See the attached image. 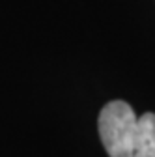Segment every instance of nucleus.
Returning <instances> with one entry per match:
<instances>
[{
  "label": "nucleus",
  "instance_id": "obj_1",
  "mask_svg": "<svg viewBox=\"0 0 155 157\" xmlns=\"http://www.w3.org/2000/svg\"><path fill=\"white\" fill-rule=\"evenodd\" d=\"M99 136L110 157H155V114L137 116L129 103L110 101L99 112Z\"/></svg>",
  "mask_w": 155,
  "mask_h": 157
}]
</instances>
